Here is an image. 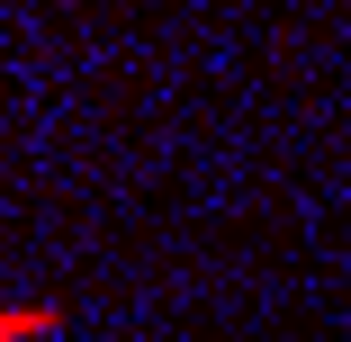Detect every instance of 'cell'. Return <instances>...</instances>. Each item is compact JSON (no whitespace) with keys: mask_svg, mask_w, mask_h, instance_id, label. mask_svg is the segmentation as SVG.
<instances>
[{"mask_svg":"<svg viewBox=\"0 0 351 342\" xmlns=\"http://www.w3.org/2000/svg\"><path fill=\"white\" fill-rule=\"evenodd\" d=\"M54 333H63L54 297H0V342H54Z\"/></svg>","mask_w":351,"mask_h":342,"instance_id":"cell-1","label":"cell"}]
</instances>
